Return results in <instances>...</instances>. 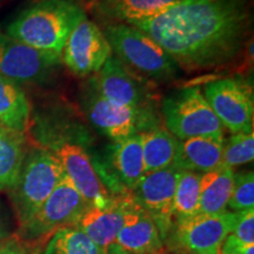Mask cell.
I'll list each match as a JSON object with an SVG mask.
<instances>
[{"instance_id":"obj_1","label":"cell","mask_w":254,"mask_h":254,"mask_svg":"<svg viewBox=\"0 0 254 254\" xmlns=\"http://www.w3.org/2000/svg\"><path fill=\"white\" fill-rule=\"evenodd\" d=\"M180 68L220 67L240 55L252 30L249 0H177L160 14L134 25Z\"/></svg>"},{"instance_id":"obj_2","label":"cell","mask_w":254,"mask_h":254,"mask_svg":"<svg viewBox=\"0 0 254 254\" xmlns=\"http://www.w3.org/2000/svg\"><path fill=\"white\" fill-rule=\"evenodd\" d=\"M86 19L72 0H40L8 25L7 36L37 50L62 56L69 34Z\"/></svg>"},{"instance_id":"obj_3","label":"cell","mask_w":254,"mask_h":254,"mask_svg":"<svg viewBox=\"0 0 254 254\" xmlns=\"http://www.w3.org/2000/svg\"><path fill=\"white\" fill-rule=\"evenodd\" d=\"M104 34L117 58L133 72L155 81H167L182 71L163 47L132 25H106Z\"/></svg>"},{"instance_id":"obj_4","label":"cell","mask_w":254,"mask_h":254,"mask_svg":"<svg viewBox=\"0 0 254 254\" xmlns=\"http://www.w3.org/2000/svg\"><path fill=\"white\" fill-rule=\"evenodd\" d=\"M64 176L62 164L50 150L43 146L27 150L17 182L8 190L19 226L40 208Z\"/></svg>"},{"instance_id":"obj_5","label":"cell","mask_w":254,"mask_h":254,"mask_svg":"<svg viewBox=\"0 0 254 254\" xmlns=\"http://www.w3.org/2000/svg\"><path fill=\"white\" fill-rule=\"evenodd\" d=\"M82 91V109L88 120L113 142L161 126L155 109L140 110L111 103L99 93L91 78Z\"/></svg>"},{"instance_id":"obj_6","label":"cell","mask_w":254,"mask_h":254,"mask_svg":"<svg viewBox=\"0 0 254 254\" xmlns=\"http://www.w3.org/2000/svg\"><path fill=\"white\" fill-rule=\"evenodd\" d=\"M161 114L165 126L178 140L196 136L224 138L219 122L199 87H184L164 98Z\"/></svg>"},{"instance_id":"obj_7","label":"cell","mask_w":254,"mask_h":254,"mask_svg":"<svg viewBox=\"0 0 254 254\" xmlns=\"http://www.w3.org/2000/svg\"><path fill=\"white\" fill-rule=\"evenodd\" d=\"M88 207L73 183L64 176L40 208L19 226V237L28 243L50 239L60 228L74 226Z\"/></svg>"},{"instance_id":"obj_8","label":"cell","mask_w":254,"mask_h":254,"mask_svg":"<svg viewBox=\"0 0 254 254\" xmlns=\"http://www.w3.org/2000/svg\"><path fill=\"white\" fill-rule=\"evenodd\" d=\"M43 147L47 148L58 158L65 176L73 183L90 207H106L114 196L110 194L106 186L98 176L86 148L69 138L58 133H46Z\"/></svg>"},{"instance_id":"obj_9","label":"cell","mask_w":254,"mask_h":254,"mask_svg":"<svg viewBox=\"0 0 254 254\" xmlns=\"http://www.w3.org/2000/svg\"><path fill=\"white\" fill-rule=\"evenodd\" d=\"M238 212L196 214L174 221L165 244L172 252L218 254L227 236L233 232Z\"/></svg>"},{"instance_id":"obj_10","label":"cell","mask_w":254,"mask_h":254,"mask_svg":"<svg viewBox=\"0 0 254 254\" xmlns=\"http://www.w3.org/2000/svg\"><path fill=\"white\" fill-rule=\"evenodd\" d=\"M62 56L37 50L26 44L0 34V75L15 84L40 85L56 75Z\"/></svg>"},{"instance_id":"obj_11","label":"cell","mask_w":254,"mask_h":254,"mask_svg":"<svg viewBox=\"0 0 254 254\" xmlns=\"http://www.w3.org/2000/svg\"><path fill=\"white\" fill-rule=\"evenodd\" d=\"M204 97L222 126L233 134L253 132L252 87L241 78H222L208 82Z\"/></svg>"},{"instance_id":"obj_12","label":"cell","mask_w":254,"mask_h":254,"mask_svg":"<svg viewBox=\"0 0 254 254\" xmlns=\"http://www.w3.org/2000/svg\"><path fill=\"white\" fill-rule=\"evenodd\" d=\"M179 171L171 166L145 173L139 183L128 190L136 204L153 218L164 244L174 225L173 205Z\"/></svg>"},{"instance_id":"obj_13","label":"cell","mask_w":254,"mask_h":254,"mask_svg":"<svg viewBox=\"0 0 254 254\" xmlns=\"http://www.w3.org/2000/svg\"><path fill=\"white\" fill-rule=\"evenodd\" d=\"M91 79L99 93L111 103L133 109H154L153 94L145 79L139 77L114 55Z\"/></svg>"},{"instance_id":"obj_14","label":"cell","mask_w":254,"mask_h":254,"mask_svg":"<svg viewBox=\"0 0 254 254\" xmlns=\"http://www.w3.org/2000/svg\"><path fill=\"white\" fill-rule=\"evenodd\" d=\"M113 55L104 32L93 21L82 20L69 34L62 53V62L79 78L98 73Z\"/></svg>"},{"instance_id":"obj_15","label":"cell","mask_w":254,"mask_h":254,"mask_svg":"<svg viewBox=\"0 0 254 254\" xmlns=\"http://www.w3.org/2000/svg\"><path fill=\"white\" fill-rule=\"evenodd\" d=\"M133 204L134 200L129 192L118 194L106 207H88L73 227L78 228L106 253L109 247L116 244L117 236Z\"/></svg>"},{"instance_id":"obj_16","label":"cell","mask_w":254,"mask_h":254,"mask_svg":"<svg viewBox=\"0 0 254 254\" xmlns=\"http://www.w3.org/2000/svg\"><path fill=\"white\" fill-rule=\"evenodd\" d=\"M116 245L129 254H153L165 251L163 238L153 218L135 201L117 236Z\"/></svg>"},{"instance_id":"obj_17","label":"cell","mask_w":254,"mask_h":254,"mask_svg":"<svg viewBox=\"0 0 254 254\" xmlns=\"http://www.w3.org/2000/svg\"><path fill=\"white\" fill-rule=\"evenodd\" d=\"M111 183H117L124 193L131 190L145 174L141 133L113 142L110 148Z\"/></svg>"},{"instance_id":"obj_18","label":"cell","mask_w":254,"mask_h":254,"mask_svg":"<svg viewBox=\"0 0 254 254\" xmlns=\"http://www.w3.org/2000/svg\"><path fill=\"white\" fill-rule=\"evenodd\" d=\"M224 138L196 136L178 141L173 167L204 174L221 167Z\"/></svg>"},{"instance_id":"obj_19","label":"cell","mask_w":254,"mask_h":254,"mask_svg":"<svg viewBox=\"0 0 254 254\" xmlns=\"http://www.w3.org/2000/svg\"><path fill=\"white\" fill-rule=\"evenodd\" d=\"M177 0H92V11L110 24H135L160 14Z\"/></svg>"},{"instance_id":"obj_20","label":"cell","mask_w":254,"mask_h":254,"mask_svg":"<svg viewBox=\"0 0 254 254\" xmlns=\"http://www.w3.org/2000/svg\"><path fill=\"white\" fill-rule=\"evenodd\" d=\"M233 182L234 171L232 168L219 167L211 172L201 174L199 214H219L227 211Z\"/></svg>"},{"instance_id":"obj_21","label":"cell","mask_w":254,"mask_h":254,"mask_svg":"<svg viewBox=\"0 0 254 254\" xmlns=\"http://www.w3.org/2000/svg\"><path fill=\"white\" fill-rule=\"evenodd\" d=\"M26 153L25 133L0 125V190L13 187Z\"/></svg>"},{"instance_id":"obj_22","label":"cell","mask_w":254,"mask_h":254,"mask_svg":"<svg viewBox=\"0 0 254 254\" xmlns=\"http://www.w3.org/2000/svg\"><path fill=\"white\" fill-rule=\"evenodd\" d=\"M31 120V105L20 85L0 75V125L23 132Z\"/></svg>"},{"instance_id":"obj_23","label":"cell","mask_w":254,"mask_h":254,"mask_svg":"<svg viewBox=\"0 0 254 254\" xmlns=\"http://www.w3.org/2000/svg\"><path fill=\"white\" fill-rule=\"evenodd\" d=\"M178 141L179 140L172 133L161 126L141 133L145 173L173 166Z\"/></svg>"},{"instance_id":"obj_24","label":"cell","mask_w":254,"mask_h":254,"mask_svg":"<svg viewBox=\"0 0 254 254\" xmlns=\"http://www.w3.org/2000/svg\"><path fill=\"white\" fill-rule=\"evenodd\" d=\"M200 178V173L179 171L174 194V221L199 214Z\"/></svg>"},{"instance_id":"obj_25","label":"cell","mask_w":254,"mask_h":254,"mask_svg":"<svg viewBox=\"0 0 254 254\" xmlns=\"http://www.w3.org/2000/svg\"><path fill=\"white\" fill-rule=\"evenodd\" d=\"M41 254H106L75 227L60 228L50 238Z\"/></svg>"},{"instance_id":"obj_26","label":"cell","mask_w":254,"mask_h":254,"mask_svg":"<svg viewBox=\"0 0 254 254\" xmlns=\"http://www.w3.org/2000/svg\"><path fill=\"white\" fill-rule=\"evenodd\" d=\"M254 159V133H236L224 142L221 167H234L252 163Z\"/></svg>"},{"instance_id":"obj_27","label":"cell","mask_w":254,"mask_h":254,"mask_svg":"<svg viewBox=\"0 0 254 254\" xmlns=\"http://www.w3.org/2000/svg\"><path fill=\"white\" fill-rule=\"evenodd\" d=\"M227 207L231 209V212H243L254 208L253 171L234 173L233 190Z\"/></svg>"},{"instance_id":"obj_28","label":"cell","mask_w":254,"mask_h":254,"mask_svg":"<svg viewBox=\"0 0 254 254\" xmlns=\"http://www.w3.org/2000/svg\"><path fill=\"white\" fill-rule=\"evenodd\" d=\"M244 244H254V208L238 212L236 226L232 232Z\"/></svg>"},{"instance_id":"obj_29","label":"cell","mask_w":254,"mask_h":254,"mask_svg":"<svg viewBox=\"0 0 254 254\" xmlns=\"http://www.w3.org/2000/svg\"><path fill=\"white\" fill-rule=\"evenodd\" d=\"M220 254H254V244H244L233 234L227 236L219 251Z\"/></svg>"},{"instance_id":"obj_30","label":"cell","mask_w":254,"mask_h":254,"mask_svg":"<svg viewBox=\"0 0 254 254\" xmlns=\"http://www.w3.org/2000/svg\"><path fill=\"white\" fill-rule=\"evenodd\" d=\"M0 254H27L21 243L14 238L0 240Z\"/></svg>"},{"instance_id":"obj_31","label":"cell","mask_w":254,"mask_h":254,"mask_svg":"<svg viewBox=\"0 0 254 254\" xmlns=\"http://www.w3.org/2000/svg\"><path fill=\"white\" fill-rule=\"evenodd\" d=\"M6 238H7V225H6L5 218L0 209V240L6 239Z\"/></svg>"},{"instance_id":"obj_32","label":"cell","mask_w":254,"mask_h":254,"mask_svg":"<svg viewBox=\"0 0 254 254\" xmlns=\"http://www.w3.org/2000/svg\"><path fill=\"white\" fill-rule=\"evenodd\" d=\"M106 254H129V253H127L126 251H124L123 249H120L118 245L113 244V245L110 246L109 250L106 251Z\"/></svg>"},{"instance_id":"obj_33","label":"cell","mask_w":254,"mask_h":254,"mask_svg":"<svg viewBox=\"0 0 254 254\" xmlns=\"http://www.w3.org/2000/svg\"><path fill=\"white\" fill-rule=\"evenodd\" d=\"M172 254H192V253L183 252V251H176V252H172Z\"/></svg>"},{"instance_id":"obj_34","label":"cell","mask_w":254,"mask_h":254,"mask_svg":"<svg viewBox=\"0 0 254 254\" xmlns=\"http://www.w3.org/2000/svg\"><path fill=\"white\" fill-rule=\"evenodd\" d=\"M153 254H166V253H165V251H163V252H158V253H153Z\"/></svg>"},{"instance_id":"obj_35","label":"cell","mask_w":254,"mask_h":254,"mask_svg":"<svg viewBox=\"0 0 254 254\" xmlns=\"http://www.w3.org/2000/svg\"><path fill=\"white\" fill-rule=\"evenodd\" d=\"M218 254H220V253H218Z\"/></svg>"}]
</instances>
